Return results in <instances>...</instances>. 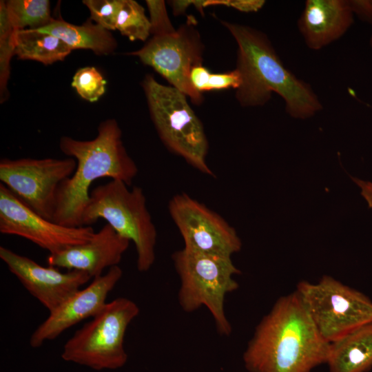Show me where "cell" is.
<instances>
[{
    "label": "cell",
    "mask_w": 372,
    "mask_h": 372,
    "mask_svg": "<svg viewBox=\"0 0 372 372\" xmlns=\"http://www.w3.org/2000/svg\"><path fill=\"white\" fill-rule=\"evenodd\" d=\"M329 347L295 291L279 298L260 320L243 361L249 372H311L327 363Z\"/></svg>",
    "instance_id": "1"
},
{
    "label": "cell",
    "mask_w": 372,
    "mask_h": 372,
    "mask_svg": "<svg viewBox=\"0 0 372 372\" xmlns=\"http://www.w3.org/2000/svg\"><path fill=\"white\" fill-rule=\"evenodd\" d=\"M59 147L65 155L76 160V167L58 189L52 221L67 227H83V215L93 182L110 178L130 186L138 167L126 151L121 130L114 118L99 124L94 139L81 141L63 136Z\"/></svg>",
    "instance_id": "2"
},
{
    "label": "cell",
    "mask_w": 372,
    "mask_h": 372,
    "mask_svg": "<svg viewBox=\"0 0 372 372\" xmlns=\"http://www.w3.org/2000/svg\"><path fill=\"white\" fill-rule=\"evenodd\" d=\"M221 22L238 47L236 69L242 83L236 97L241 106L263 105L276 92L283 99L287 113L295 118H308L322 110L311 86L284 65L263 32L245 25Z\"/></svg>",
    "instance_id": "3"
},
{
    "label": "cell",
    "mask_w": 372,
    "mask_h": 372,
    "mask_svg": "<svg viewBox=\"0 0 372 372\" xmlns=\"http://www.w3.org/2000/svg\"><path fill=\"white\" fill-rule=\"evenodd\" d=\"M128 187L121 180H111L92 189L83 215V225L105 220L119 235L134 242L137 269L145 272L155 261L157 231L143 189Z\"/></svg>",
    "instance_id": "4"
},
{
    "label": "cell",
    "mask_w": 372,
    "mask_h": 372,
    "mask_svg": "<svg viewBox=\"0 0 372 372\" xmlns=\"http://www.w3.org/2000/svg\"><path fill=\"white\" fill-rule=\"evenodd\" d=\"M172 258L180 278L178 300L182 309L189 313L205 307L218 332L229 335L232 329L225 314V299L238 288L234 276L240 273L231 258L183 247L174 252Z\"/></svg>",
    "instance_id": "5"
},
{
    "label": "cell",
    "mask_w": 372,
    "mask_h": 372,
    "mask_svg": "<svg viewBox=\"0 0 372 372\" xmlns=\"http://www.w3.org/2000/svg\"><path fill=\"white\" fill-rule=\"evenodd\" d=\"M142 87L151 119L164 145L195 169L214 176L206 161L209 144L205 130L187 96L151 74L145 76Z\"/></svg>",
    "instance_id": "6"
},
{
    "label": "cell",
    "mask_w": 372,
    "mask_h": 372,
    "mask_svg": "<svg viewBox=\"0 0 372 372\" xmlns=\"http://www.w3.org/2000/svg\"><path fill=\"white\" fill-rule=\"evenodd\" d=\"M139 311L138 305L127 298L107 302L67 340L62 359L96 371L121 368L127 360L125 332Z\"/></svg>",
    "instance_id": "7"
},
{
    "label": "cell",
    "mask_w": 372,
    "mask_h": 372,
    "mask_svg": "<svg viewBox=\"0 0 372 372\" xmlns=\"http://www.w3.org/2000/svg\"><path fill=\"white\" fill-rule=\"evenodd\" d=\"M296 291L322 338L331 343L372 323V300L329 276L317 283L300 281Z\"/></svg>",
    "instance_id": "8"
},
{
    "label": "cell",
    "mask_w": 372,
    "mask_h": 372,
    "mask_svg": "<svg viewBox=\"0 0 372 372\" xmlns=\"http://www.w3.org/2000/svg\"><path fill=\"white\" fill-rule=\"evenodd\" d=\"M76 167L74 158H30L0 161V181L28 207L52 220L61 184Z\"/></svg>",
    "instance_id": "9"
},
{
    "label": "cell",
    "mask_w": 372,
    "mask_h": 372,
    "mask_svg": "<svg viewBox=\"0 0 372 372\" xmlns=\"http://www.w3.org/2000/svg\"><path fill=\"white\" fill-rule=\"evenodd\" d=\"M196 21L189 16L171 34L153 37L140 50L127 53L138 56L141 61L154 68L171 85L196 105L203 103V94L192 85L193 68L203 65L204 45L196 28Z\"/></svg>",
    "instance_id": "10"
},
{
    "label": "cell",
    "mask_w": 372,
    "mask_h": 372,
    "mask_svg": "<svg viewBox=\"0 0 372 372\" xmlns=\"http://www.w3.org/2000/svg\"><path fill=\"white\" fill-rule=\"evenodd\" d=\"M169 213L184 241V247L231 257L242 247L235 229L221 216L185 193L174 196Z\"/></svg>",
    "instance_id": "11"
},
{
    "label": "cell",
    "mask_w": 372,
    "mask_h": 372,
    "mask_svg": "<svg viewBox=\"0 0 372 372\" xmlns=\"http://www.w3.org/2000/svg\"><path fill=\"white\" fill-rule=\"evenodd\" d=\"M0 232L25 238L50 254L84 243L94 234L91 226L67 227L42 217L1 183Z\"/></svg>",
    "instance_id": "12"
},
{
    "label": "cell",
    "mask_w": 372,
    "mask_h": 372,
    "mask_svg": "<svg viewBox=\"0 0 372 372\" xmlns=\"http://www.w3.org/2000/svg\"><path fill=\"white\" fill-rule=\"evenodd\" d=\"M122 276L119 266L112 267L49 312L48 318L32 333L29 340L31 347H40L45 341L54 340L68 329L95 316L106 304L108 294Z\"/></svg>",
    "instance_id": "13"
},
{
    "label": "cell",
    "mask_w": 372,
    "mask_h": 372,
    "mask_svg": "<svg viewBox=\"0 0 372 372\" xmlns=\"http://www.w3.org/2000/svg\"><path fill=\"white\" fill-rule=\"evenodd\" d=\"M0 258L28 292L49 312L92 279L83 271L62 272L53 266L43 267L3 246L0 247Z\"/></svg>",
    "instance_id": "14"
},
{
    "label": "cell",
    "mask_w": 372,
    "mask_h": 372,
    "mask_svg": "<svg viewBox=\"0 0 372 372\" xmlns=\"http://www.w3.org/2000/svg\"><path fill=\"white\" fill-rule=\"evenodd\" d=\"M130 242L106 223L87 242L49 254L47 262L59 269L85 272L93 279L106 268L118 266Z\"/></svg>",
    "instance_id": "15"
},
{
    "label": "cell",
    "mask_w": 372,
    "mask_h": 372,
    "mask_svg": "<svg viewBox=\"0 0 372 372\" xmlns=\"http://www.w3.org/2000/svg\"><path fill=\"white\" fill-rule=\"evenodd\" d=\"M353 21L349 1L307 0L298 27L307 46L318 50L340 39Z\"/></svg>",
    "instance_id": "16"
},
{
    "label": "cell",
    "mask_w": 372,
    "mask_h": 372,
    "mask_svg": "<svg viewBox=\"0 0 372 372\" xmlns=\"http://www.w3.org/2000/svg\"><path fill=\"white\" fill-rule=\"evenodd\" d=\"M330 372H366L372 367V323L330 343Z\"/></svg>",
    "instance_id": "17"
},
{
    "label": "cell",
    "mask_w": 372,
    "mask_h": 372,
    "mask_svg": "<svg viewBox=\"0 0 372 372\" xmlns=\"http://www.w3.org/2000/svg\"><path fill=\"white\" fill-rule=\"evenodd\" d=\"M89 19L85 23L78 25L63 19H54L49 25L37 29L49 33L65 42L72 50H91L99 55L112 53L117 43L110 31Z\"/></svg>",
    "instance_id": "18"
},
{
    "label": "cell",
    "mask_w": 372,
    "mask_h": 372,
    "mask_svg": "<svg viewBox=\"0 0 372 372\" xmlns=\"http://www.w3.org/2000/svg\"><path fill=\"white\" fill-rule=\"evenodd\" d=\"M15 41L14 54L19 59L45 65L64 60L72 50L60 39L37 29L17 30Z\"/></svg>",
    "instance_id": "19"
},
{
    "label": "cell",
    "mask_w": 372,
    "mask_h": 372,
    "mask_svg": "<svg viewBox=\"0 0 372 372\" xmlns=\"http://www.w3.org/2000/svg\"><path fill=\"white\" fill-rule=\"evenodd\" d=\"M6 4L10 21L17 30L40 29L54 19L48 0H9Z\"/></svg>",
    "instance_id": "20"
},
{
    "label": "cell",
    "mask_w": 372,
    "mask_h": 372,
    "mask_svg": "<svg viewBox=\"0 0 372 372\" xmlns=\"http://www.w3.org/2000/svg\"><path fill=\"white\" fill-rule=\"evenodd\" d=\"M116 30L132 41H146L151 34V25L144 8L134 0H121Z\"/></svg>",
    "instance_id": "21"
},
{
    "label": "cell",
    "mask_w": 372,
    "mask_h": 372,
    "mask_svg": "<svg viewBox=\"0 0 372 372\" xmlns=\"http://www.w3.org/2000/svg\"><path fill=\"white\" fill-rule=\"evenodd\" d=\"M12 25L5 1H0V96L1 103L8 96V82L10 77V61L14 54L16 31Z\"/></svg>",
    "instance_id": "22"
},
{
    "label": "cell",
    "mask_w": 372,
    "mask_h": 372,
    "mask_svg": "<svg viewBox=\"0 0 372 372\" xmlns=\"http://www.w3.org/2000/svg\"><path fill=\"white\" fill-rule=\"evenodd\" d=\"M106 81L94 67L79 68L72 78V86L83 99L97 101L105 92Z\"/></svg>",
    "instance_id": "23"
},
{
    "label": "cell",
    "mask_w": 372,
    "mask_h": 372,
    "mask_svg": "<svg viewBox=\"0 0 372 372\" xmlns=\"http://www.w3.org/2000/svg\"><path fill=\"white\" fill-rule=\"evenodd\" d=\"M90 11V19L104 29L116 30L121 0H83Z\"/></svg>",
    "instance_id": "24"
},
{
    "label": "cell",
    "mask_w": 372,
    "mask_h": 372,
    "mask_svg": "<svg viewBox=\"0 0 372 372\" xmlns=\"http://www.w3.org/2000/svg\"><path fill=\"white\" fill-rule=\"evenodd\" d=\"M146 4L153 37L171 34L176 31L169 20L164 1L147 0Z\"/></svg>",
    "instance_id": "25"
},
{
    "label": "cell",
    "mask_w": 372,
    "mask_h": 372,
    "mask_svg": "<svg viewBox=\"0 0 372 372\" xmlns=\"http://www.w3.org/2000/svg\"><path fill=\"white\" fill-rule=\"evenodd\" d=\"M242 79L239 71L235 70L225 73H210L205 92L238 89L241 85Z\"/></svg>",
    "instance_id": "26"
},
{
    "label": "cell",
    "mask_w": 372,
    "mask_h": 372,
    "mask_svg": "<svg viewBox=\"0 0 372 372\" xmlns=\"http://www.w3.org/2000/svg\"><path fill=\"white\" fill-rule=\"evenodd\" d=\"M262 0H203V8L210 6H225L241 12H256L262 8Z\"/></svg>",
    "instance_id": "27"
},
{
    "label": "cell",
    "mask_w": 372,
    "mask_h": 372,
    "mask_svg": "<svg viewBox=\"0 0 372 372\" xmlns=\"http://www.w3.org/2000/svg\"><path fill=\"white\" fill-rule=\"evenodd\" d=\"M209 70L203 65L195 66L190 74L192 86L200 93L205 92V88L210 74Z\"/></svg>",
    "instance_id": "28"
},
{
    "label": "cell",
    "mask_w": 372,
    "mask_h": 372,
    "mask_svg": "<svg viewBox=\"0 0 372 372\" xmlns=\"http://www.w3.org/2000/svg\"><path fill=\"white\" fill-rule=\"evenodd\" d=\"M353 13H356L362 19L372 21V1H349Z\"/></svg>",
    "instance_id": "29"
},
{
    "label": "cell",
    "mask_w": 372,
    "mask_h": 372,
    "mask_svg": "<svg viewBox=\"0 0 372 372\" xmlns=\"http://www.w3.org/2000/svg\"><path fill=\"white\" fill-rule=\"evenodd\" d=\"M353 180L361 188V194L366 200L369 208L372 209V183L352 178Z\"/></svg>",
    "instance_id": "30"
},
{
    "label": "cell",
    "mask_w": 372,
    "mask_h": 372,
    "mask_svg": "<svg viewBox=\"0 0 372 372\" xmlns=\"http://www.w3.org/2000/svg\"><path fill=\"white\" fill-rule=\"evenodd\" d=\"M173 14L176 16L183 14L185 10L192 6L191 0H175L169 1Z\"/></svg>",
    "instance_id": "31"
},
{
    "label": "cell",
    "mask_w": 372,
    "mask_h": 372,
    "mask_svg": "<svg viewBox=\"0 0 372 372\" xmlns=\"http://www.w3.org/2000/svg\"><path fill=\"white\" fill-rule=\"evenodd\" d=\"M371 46H372V37H371Z\"/></svg>",
    "instance_id": "32"
}]
</instances>
